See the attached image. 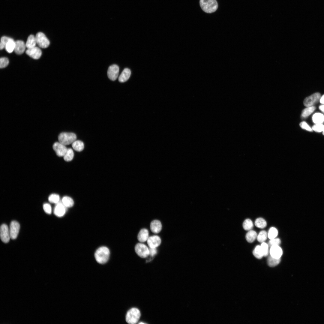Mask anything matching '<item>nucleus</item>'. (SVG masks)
Segmentation results:
<instances>
[{"label":"nucleus","instance_id":"nucleus-1","mask_svg":"<svg viewBox=\"0 0 324 324\" xmlns=\"http://www.w3.org/2000/svg\"><path fill=\"white\" fill-rule=\"evenodd\" d=\"M110 251L106 247L102 246L99 248L94 254V257L97 262L101 264L106 263L108 260Z\"/></svg>","mask_w":324,"mask_h":324},{"label":"nucleus","instance_id":"nucleus-2","mask_svg":"<svg viewBox=\"0 0 324 324\" xmlns=\"http://www.w3.org/2000/svg\"><path fill=\"white\" fill-rule=\"evenodd\" d=\"M200 3L202 10L208 13L214 12L218 8L216 0H200Z\"/></svg>","mask_w":324,"mask_h":324},{"label":"nucleus","instance_id":"nucleus-3","mask_svg":"<svg viewBox=\"0 0 324 324\" xmlns=\"http://www.w3.org/2000/svg\"><path fill=\"white\" fill-rule=\"evenodd\" d=\"M140 316V310L136 308H132L127 313L125 318L126 322L129 324H136L139 320Z\"/></svg>","mask_w":324,"mask_h":324},{"label":"nucleus","instance_id":"nucleus-4","mask_svg":"<svg viewBox=\"0 0 324 324\" xmlns=\"http://www.w3.org/2000/svg\"><path fill=\"white\" fill-rule=\"evenodd\" d=\"M59 142L66 146L72 144L76 140V135L73 133L63 132L58 136Z\"/></svg>","mask_w":324,"mask_h":324},{"label":"nucleus","instance_id":"nucleus-5","mask_svg":"<svg viewBox=\"0 0 324 324\" xmlns=\"http://www.w3.org/2000/svg\"><path fill=\"white\" fill-rule=\"evenodd\" d=\"M37 44L40 48H45L49 45L50 42L45 34L41 32L38 33L35 36Z\"/></svg>","mask_w":324,"mask_h":324},{"label":"nucleus","instance_id":"nucleus-6","mask_svg":"<svg viewBox=\"0 0 324 324\" xmlns=\"http://www.w3.org/2000/svg\"><path fill=\"white\" fill-rule=\"evenodd\" d=\"M135 250L137 255L142 258H145L149 255V249L145 244L138 243L135 247Z\"/></svg>","mask_w":324,"mask_h":324},{"label":"nucleus","instance_id":"nucleus-7","mask_svg":"<svg viewBox=\"0 0 324 324\" xmlns=\"http://www.w3.org/2000/svg\"><path fill=\"white\" fill-rule=\"evenodd\" d=\"M321 97V94L319 93H314L304 99V104L307 107L312 106L320 100Z\"/></svg>","mask_w":324,"mask_h":324},{"label":"nucleus","instance_id":"nucleus-8","mask_svg":"<svg viewBox=\"0 0 324 324\" xmlns=\"http://www.w3.org/2000/svg\"><path fill=\"white\" fill-rule=\"evenodd\" d=\"M20 229V225L17 221L13 220L11 222L9 230L11 239H14L17 238Z\"/></svg>","mask_w":324,"mask_h":324},{"label":"nucleus","instance_id":"nucleus-9","mask_svg":"<svg viewBox=\"0 0 324 324\" xmlns=\"http://www.w3.org/2000/svg\"><path fill=\"white\" fill-rule=\"evenodd\" d=\"M53 148L57 155L59 157H63L68 149L65 145L59 142H56L53 144Z\"/></svg>","mask_w":324,"mask_h":324},{"label":"nucleus","instance_id":"nucleus-10","mask_svg":"<svg viewBox=\"0 0 324 324\" xmlns=\"http://www.w3.org/2000/svg\"><path fill=\"white\" fill-rule=\"evenodd\" d=\"M0 238L1 240L5 243H8L10 238L9 229L6 224H3L1 226Z\"/></svg>","mask_w":324,"mask_h":324},{"label":"nucleus","instance_id":"nucleus-11","mask_svg":"<svg viewBox=\"0 0 324 324\" xmlns=\"http://www.w3.org/2000/svg\"><path fill=\"white\" fill-rule=\"evenodd\" d=\"M119 71V68L116 64L110 66L107 70V76L111 80L115 81L118 77Z\"/></svg>","mask_w":324,"mask_h":324},{"label":"nucleus","instance_id":"nucleus-12","mask_svg":"<svg viewBox=\"0 0 324 324\" xmlns=\"http://www.w3.org/2000/svg\"><path fill=\"white\" fill-rule=\"evenodd\" d=\"M27 55L30 57L35 59H39L42 54L41 50L36 46L27 50L26 51Z\"/></svg>","mask_w":324,"mask_h":324},{"label":"nucleus","instance_id":"nucleus-13","mask_svg":"<svg viewBox=\"0 0 324 324\" xmlns=\"http://www.w3.org/2000/svg\"><path fill=\"white\" fill-rule=\"evenodd\" d=\"M161 240L158 236H153L148 237L147 240V244L150 248H156L160 245Z\"/></svg>","mask_w":324,"mask_h":324},{"label":"nucleus","instance_id":"nucleus-14","mask_svg":"<svg viewBox=\"0 0 324 324\" xmlns=\"http://www.w3.org/2000/svg\"><path fill=\"white\" fill-rule=\"evenodd\" d=\"M66 207L60 201L57 203L54 208V212L55 215L58 217L63 216L65 214L66 210Z\"/></svg>","mask_w":324,"mask_h":324},{"label":"nucleus","instance_id":"nucleus-15","mask_svg":"<svg viewBox=\"0 0 324 324\" xmlns=\"http://www.w3.org/2000/svg\"><path fill=\"white\" fill-rule=\"evenodd\" d=\"M270 255L273 258L276 259L280 258L283 254V251L281 248L278 245L271 246L270 250Z\"/></svg>","mask_w":324,"mask_h":324},{"label":"nucleus","instance_id":"nucleus-16","mask_svg":"<svg viewBox=\"0 0 324 324\" xmlns=\"http://www.w3.org/2000/svg\"><path fill=\"white\" fill-rule=\"evenodd\" d=\"M26 47V44L22 40H18L15 41V45L14 51L17 54L20 55L24 52Z\"/></svg>","mask_w":324,"mask_h":324},{"label":"nucleus","instance_id":"nucleus-17","mask_svg":"<svg viewBox=\"0 0 324 324\" xmlns=\"http://www.w3.org/2000/svg\"><path fill=\"white\" fill-rule=\"evenodd\" d=\"M150 227L152 232L155 233H159L162 229V224L161 222L158 220H154L151 222Z\"/></svg>","mask_w":324,"mask_h":324},{"label":"nucleus","instance_id":"nucleus-18","mask_svg":"<svg viewBox=\"0 0 324 324\" xmlns=\"http://www.w3.org/2000/svg\"><path fill=\"white\" fill-rule=\"evenodd\" d=\"M131 73V71L129 69H124L119 77V81L121 82L126 81L129 78Z\"/></svg>","mask_w":324,"mask_h":324},{"label":"nucleus","instance_id":"nucleus-19","mask_svg":"<svg viewBox=\"0 0 324 324\" xmlns=\"http://www.w3.org/2000/svg\"><path fill=\"white\" fill-rule=\"evenodd\" d=\"M148 232L147 229H142L140 230L138 234V240L140 242H145L148 238Z\"/></svg>","mask_w":324,"mask_h":324},{"label":"nucleus","instance_id":"nucleus-20","mask_svg":"<svg viewBox=\"0 0 324 324\" xmlns=\"http://www.w3.org/2000/svg\"><path fill=\"white\" fill-rule=\"evenodd\" d=\"M25 44L26 47L28 49L35 46L37 44L35 37L33 35H30Z\"/></svg>","mask_w":324,"mask_h":324},{"label":"nucleus","instance_id":"nucleus-21","mask_svg":"<svg viewBox=\"0 0 324 324\" xmlns=\"http://www.w3.org/2000/svg\"><path fill=\"white\" fill-rule=\"evenodd\" d=\"M72 146L73 148L77 152H81L84 149V147L83 142L80 140H76L72 144Z\"/></svg>","mask_w":324,"mask_h":324},{"label":"nucleus","instance_id":"nucleus-22","mask_svg":"<svg viewBox=\"0 0 324 324\" xmlns=\"http://www.w3.org/2000/svg\"><path fill=\"white\" fill-rule=\"evenodd\" d=\"M313 122L316 124H322L324 122V116L320 113H316L312 116Z\"/></svg>","mask_w":324,"mask_h":324},{"label":"nucleus","instance_id":"nucleus-23","mask_svg":"<svg viewBox=\"0 0 324 324\" xmlns=\"http://www.w3.org/2000/svg\"><path fill=\"white\" fill-rule=\"evenodd\" d=\"M15 45V41L11 38L6 44L4 48L8 52L10 53L14 51Z\"/></svg>","mask_w":324,"mask_h":324},{"label":"nucleus","instance_id":"nucleus-24","mask_svg":"<svg viewBox=\"0 0 324 324\" xmlns=\"http://www.w3.org/2000/svg\"><path fill=\"white\" fill-rule=\"evenodd\" d=\"M256 232L254 231L250 230L247 233L246 239L249 243L253 242L257 237Z\"/></svg>","mask_w":324,"mask_h":324},{"label":"nucleus","instance_id":"nucleus-25","mask_svg":"<svg viewBox=\"0 0 324 324\" xmlns=\"http://www.w3.org/2000/svg\"><path fill=\"white\" fill-rule=\"evenodd\" d=\"M316 107L313 106L308 107L302 111L301 117L304 118L309 116L315 110Z\"/></svg>","mask_w":324,"mask_h":324},{"label":"nucleus","instance_id":"nucleus-26","mask_svg":"<svg viewBox=\"0 0 324 324\" xmlns=\"http://www.w3.org/2000/svg\"><path fill=\"white\" fill-rule=\"evenodd\" d=\"M62 202L63 205L67 208L71 207L74 204L73 200L68 196H64L62 199Z\"/></svg>","mask_w":324,"mask_h":324},{"label":"nucleus","instance_id":"nucleus-27","mask_svg":"<svg viewBox=\"0 0 324 324\" xmlns=\"http://www.w3.org/2000/svg\"><path fill=\"white\" fill-rule=\"evenodd\" d=\"M74 154L73 150L71 148H68L67 150L63 157L64 160L69 162L72 160L74 158Z\"/></svg>","mask_w":324,"mask_h":324},{"label":"nucleus","instance_id":"nucleus-28","mask_svg":"<svg viewBox=\"0 0 324 324\" xmlns=\"http://www.w3.org/2000/svg\"><path fill=\"white\" fill-rule=\"evenodd\" d=\"M253 254L258 259H261L263 256L261 246L259 245L256 247L253 251Z\"/></svg>","mask_w":324,"mask_h":324},{"label":"nucleus","instance_id":"nucleus-29","mask_svg":"<svg viewBox=\"0 0 324 324\" xmlns=\"http://www.w3.org/2000/svg\"><path fill=\"white\" fill-rule=\"evenodd\" d=\"M280 261V258L276 259L270 255L268 259L267 263L269 266L273 267L279 264Z\"/></svg>","mask_w":324,"mask_h":324},{"label":"nucleus","instance_id":"nucleus-30","mask_svg":"<svg viewBox=\"0 0 324 324\" xmlns=\"http://www.w3.org/2000/svg\"><path fill=\"white\" fill-rule=\"evenodd\" d=\"M255 224L257 227L259 228H263L266 226L267 223L264 219L260 218L256 219Z\"/></svg>","mask_w":324,"mask_h":324},{"label":"nucleus","instance_id":"nucleus-31","mask_svg":"<svg viewBox=\"0 0 324 324\" xmlns=\"http://www.w3.org/2000/svg\"><path fill=\"white\" fill-rule=\"evenodd\" d=\"M243 227L246 230H250L253 227V224L252 221L249 219H246L243 224Z\"/></svg>","mask_w":324,"mask_h":324},{"label":"nucleus","instance_id":"nucleus-32","mask_svg":"<svg viewBox=\"0 0 324 324\" xmlns=\"http://www.w3.org/2000/svg\"><path fill=\"white\" fill-rule=\"evenodd\" d=\"M268 236L267 232L265 230H262L260 232L257 236V240L260 242H264L267 239Z\"/></svg>","mask_w":324,"mask_h":324},{"label":"nucleus","instance_id":"nucleus-33","mask_svg":"<svg viewBox=\"0 0 324 324\" xmlns=\"http://www.w3.org/2000/svg\"><path fill=\"white\" fill-rule=\"evenodd\" d=\"M278 235V231L277 229L275 227H272L269 230L268 236L270 239H272L275 238Z\"/></svg>","mask_w":324,"mask_h":324},{"label":"nucleus","instance_id":"nucleus-34","mask_svg":"<svg viewBox=\"0 0 324 324\" xmlns=\"http://www.w3.org/2000/svg\"><path fill=\"white\" fill-rule=\"evenodd\" d=\"M48 200L51 203L56 204L60 201L59 196L56 194H51L49 196Z\"/></svg>","mask_w":324,"mask_h":324},{"label":"nucleus","instance_id":"nucleus-35","mask_svg":"<svg viewBox=\"0 0 324 324\" xmlns=\"http://www.w3.org/2000/svg\"><path fill=\"white\" fill-rule=\"evenodd\" d=\"M313 130L316 132H320L324 130V125L322 124H316L312 127Z\"/></svg>","mask_w":324,"mask_h":324},{"label":"nucleus","instance_id":"nucleus-36","mask_svg":"<svg viewBox=\"0 0 324 324\" xmlns=\"http://www.w3.org/2000/svg\"><path fill=\"white\" fill-rule=\"evenodd\" d=\"M260 246L263 253V256H267L268 252V245L264 242H262Z\"/></svg>","mask_w":324,"mask_h":324},{"label":"nucleus","instance_id":"nucleus-37","mask_svg":"<svg viewBox=\"0 0 324 324\" xmlns=\"http://www.w3.org/2000/svg\"><path fill=\"white\" fill-rule=\"evenodd\" d=\"M9 64V60L6 57H2L0 59V68H1L6 67Z\"/></svg>","mask_w":324,"mask_h":324},{"label":"nucleus","instance_id":"nucleus-38","mask_svg":"<svg viewBox=\"0 0 324 324\" xmlns=\"http://www.w3.org/2000/svg\"><path fill=\"white\" fill-rule=\"evenodd\" d=\"M281 243L280 239L279 238H274L270 240L268 242V244L271 247L274 245H279Z\"/></svg>","mask_w":324,"mask_h":324},{"label":"nucleus","instance_id":"nucleus-39","mask_svg":"<svg viewBox=\"0 0 324 324\" xmlns=\"http://www.w3.org/2000/svg\"><path fill=\"white\" fill-rule=\"evenodd\" d=\"M300 127L303 129H305L307 131L312 132L313 130L305 122H301L299 124Z\"/></svg>","mask_w":324,"mask_h":324},{"label":"nucleus","instance_id":"nucleus-40","mask_svg":"<svg viewBox=\"0 0 324 324\" xmlns=\"http://www.w3.org/2000/svg\"><path fill=\"white\" fill-rule=\"evenodd\" d=\"M43 208L44 211L48 214H51L52 212V208L50 205L48 203L44 204Z\"/></svg>","mask_w":324,"mask_h":324},{"label":"nucleus","instance_id":"nucleus-41","mask_svg":"<svg viewBox=\"0 0 324 324\" xmlns=\"http://www.w3.org/2000/svg\"><path fill=\"white\" fill-rule=\"evenodd\" d=\"M149 255L151 256H153L156 254L157 250L156 248H149Z\"/></svg>","mask_w":324,"mask_h":324},{"label":"nucleus","instance_id":"nucleus-42","mask_svg":"<svg viewBox=\"0 0 324 324\" xmlns=\"http://www.w3.org/2000/svg\"><path fill=\"white\" fill-rule=\"evenodd\" d=\"M319 109L324 113V104L320 105L319 107Z\"/></svg>","mask_w":324,"mask_h":324},{"label":"nucleus","instance_id":"nucleus-43","mask_svg":"<svg viewBox=\"0 0 324 324\" xmlns=\"http://www.w3.org/2000/svg\"><path fill=\"white\" fill-rule=\"evenodd\" d=\"M320 101L321 104H324V94L321 97Z\"/></svg>","mask_w":324,"mask_h":324},{"label":"nucleus","instance_id":"nucleus-44","mask_svg":"<svg viewBox=\"0 0 324 324\" xmlns=\"http://www.w3.org/2000/svg\"><path fill=\"white\" fill-rule=\"evenodd\" d=\"M322 134H323V135H324V130H323V132H322Z\"/></svg>","mask_w":324,"mask_h":324}]
</instances>
